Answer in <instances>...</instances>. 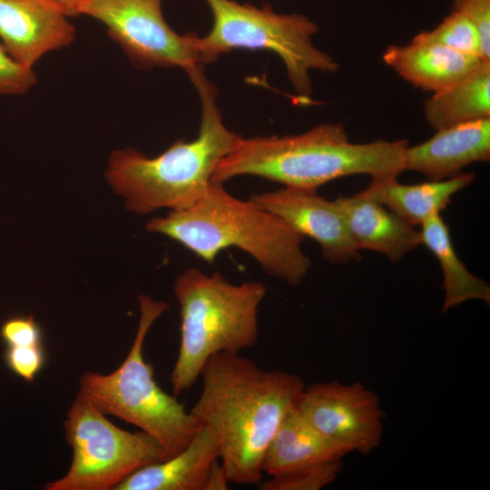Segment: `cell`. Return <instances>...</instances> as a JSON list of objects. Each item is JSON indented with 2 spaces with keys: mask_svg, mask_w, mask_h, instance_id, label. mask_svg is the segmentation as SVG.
I'll return each mask as SVG.
<instances>
[{
  "mask_svg": "<svg viewBox=\"0 0 490 490\" xmlns=\"http://www.w3.org/2000/svg\"><path fill=\"white\" fill-rule=\"evenodd\" d=\"M36 83L33 68L15 61L0 44V94H20Z\"/></svg>",
  "mask_w": 490,
  "mask_h": 490,
  "instance_id": "cb8c5ba5",
  "label": "cell"
},
{
  "mask_svg": "<svg viewBox=\"0 0 490 490\" xmlns=\"http://www.w3.org/2000/svg\"><path fill=\"white\" fill-rule=\"evenodd\" d=\"M4 359L7 368L26 382H33L46 363V352L43 345L6 346Z\"/></svg>",
  "mask_w": 490,
  "mask_h": 490,
  "instance_id": "603a6c76",
  "label": "cell"
},
{
  "mask_svg": "<svg viewBox=\"0 0 490 490\" xmlns=\"http://www.w3.org/2000/svg\"><path fill=\"white\" fill-rule=\"evenodd\" d=\"M202 387L190 410L216 437L230 483L259 485L267 448L287 414L297 407L303 379L266 370L240 353H220L204 365Z\"/></svg>",
  "mask_w": 490,
  "mask_h": 490,
  "instance_id": "6da1fadb",
  "label": "cell"
},
{
  "mask_svg": "<svg viewBox=\"0 0 490 490\" xmlns=\"http://www.w3.org/2000/svg\"><path fill=\"white\" fill-rule=\"evenodd\" d=\"M342 469L341 460L330 461L271 475L260 490H320L330 485Z\"/></svg>",
  "mask_w": 490,
  "mask_h": 490,
  "instance_id": "7402d4cb",
  "label": "cell"
},
{
  "mask_svg": "<svg viewBox=\"0 0 490 490\" xmlns=\"http://www.w3.org/2000/svg\"><path fill=\"white\" fill-rule=\"evenodd\" d=\"M453 9L474 24L480 37L482 58L490 62V0H454Z\"/></svg>",
  "mask_w": 490,
  "mask_h": 490,
  "instance_id": "484cf974",
  "label": "cell"
},
{
  "mask_svg": "<svg viewBox=\"0 0 490 490\" xmlns=\"http://www.w3.org/2000/svg\"><path fill=\"white\" fill-rule=\"evenodd\" d=\"M407 140L349 142L341 123H323L283 136L240 138L217 165L211 181L224 184L251 175L285 187L318 191L331 181L354 174L397 177L405 171Z\"/></svg>",
  "mask_w": 490,
  "mask_h": 490,
  "instance_id": "7a4b0ae2",
  "label": "cell"
},
{
  "mask_svg": "<svg viewBox=\"0 0 490 490\" xmlns=\"http://www.w3.org/2000/svg\"><path fill=\"white\" fill-rule=\"evenodd\" d=\"M188 74L201 103L197 137L177 140L155 157L125 148L109 158L105 178L130 211L147 214L190 208L209 190L217 165L241 138L225 126L216 104V88L206 79L203 67Z\"/></svg>",
  "mask_w": 490,
  "mask_h": 490,
  "instance_id": "3957f363",
  "label": "cell"
},
{
  "mask_svg": "<svg viewBox=\"0 0 490 490\" xmlns=\"http://www.w3.org/2000/svg\"><path fill=\"white\" fill-rule=\"evenodd\" d=\"M250 200L272 212L303 237L317 241L331 263L360 259L345 220L333 201L309 191L290 187L253 193Z\"/></svg>",
  "mask_w": 490,
  "mask_h": 490,
  "instance_id": "8fae6325",
  "label": "cell"
},
{
  "mask_svg": "<svg viewBox=\"0 0 490 490\" xmlns=\"http://www.w3.org/2000/svg\"><path fill=\"white\" fill-rule=\"evenodd\" d=\"M58 7L67 17L82 15L83 6L90 0H49Z\"/></svg>",
  "mask_w": 490,
  "mask_h": 490,
  "instance_id": "83f0119b",
  "label": "cell"
},
{
  "mask_svg": "<svg viewBox=\"0 0 490 490\" xmlns=\"http://www.w3.org/2000/svg\"><path fill=\"white\" fill-rule=\"evenodd\" d=\"M297 409L314 428L349 453L368 454L380 445L384 413L379 398L358 382L305 387Z\"/></svg>",
  "mask_w": 490,
  "mask_h": 490,
  "instance_id": "30bf717a",
  "label": "cell"
},
{
  "mask_svg": "<svg viewBox=\"0 0 490 490\" xmlns=\"http://www.w3.org/2000/svg\"><path fill=\"white\" fill-rule=\"evenodd\" d=\"M219 457L213 431L201 426L179 453L140 468L114 490H204L209 470Z\"/></svg>",
  "mask_w": 490,
  "mask_h": 490,
  "instance_id": "9a60e30c",
  "label": "cell"
},
{
  "mask_svg": "<svg viewBox=\"0 0 490 490\" xmlns=\"http://www.w3.org/2000/svg\"><path fill=\"white\" fill-rule=\"evenodd\" d=\"M424 115L436 130L490 118V62H481L446 88L434 93L425 101Z\"/></svg>",
  "mask_w": 490,
  "mask_h": 490,
  "instance_id": "d6986e66",
  "label": "cell"
},
{
  "mask_svg": "<svg viewBox=\"0 0 490 490\" xmlns=\"http://www.w3.org/2000/svg\"><path fill=\"white\" fill-rule=\"evenodd\" d=\"M397 179L371 178L368 187L358 193L384 205L415 227L444 211L456 193L473 182L475 175L462 172L449 179L417 184H403Z\"/></svg>",
  "mask_w": 490,
  "mask_h": 490,
  "instance_id": "e0dca14e",
  "label": "cell"
},
{
  "mask_svg": "<svg viewBox=\"0 0 490 490\" xmlns=\"http://www.w3.org/2000/svg\"><path fill=\"white\" fill-rule=\"evenodd\" d=\"M229 483V478L220 459L216 460L209 470L204 490H226Z\"/></svg>",
  "mask_w": 490,
  "mask_h": 490,
  "instance_id": "4316f807",
  "label": "cell"
},
{
  "mask_svg": "<svg viewBox=\"0 0 490 490\" xmlns=\"http://www.w3.org/2000/svg\"><path fill=\"white\" fill-rule=\"evenodd\" d=\"M73 449L67 473L45 490H110L148 465L169 457L162 446L140 430H123L86 399L76 396L64 422Z\"/></svg>",
  "mask_w": 490,
  "mask_h": 490,
  "instance_id": "ba28073f",
  "label": "cell"
},
{
  "mask_svg": "<svg viewBox=\"0 0 490 490\" xmlns=\"http://www.w3.org/2000/svg\"><path fill=\"white\" fill-rule=\"evenodd\" d=\"M422 244L437 259L443 273L445 299L442 311L467 300L478 299L490 303V287L472 274L458 258L450 230L440 213L429 217L421 224Z\"/></svg>",
  "mask_w": 490,
  "mask_h": 490,
  "instance_id": "ffe728a7",
  "label": "cell"
},
{
  "mask_svg": "<svg viewBox=\"0 0 490 490\" xmlns=\"http://www.w3.org/2000/svg\"><path fill=\"white\" fill-rule=\"evenodd\" d=\"M162 0H90L82 15L106 28L110 37L139 69L181 67L186 73L204 66L201 37L179 34L165 22Z\"/></svg>",
  "mask_w": 490,
  "mask_h": 490,
  "instance_id": "9c48e42d",
  "label": "cell"
},
{
  "mask_svg": "<svg viewBox=\"0 0 490 490\" xmlns=\"http://www.w3.org/2000/svg\"><path fill=\"white\" fill-rule=\"evenodd\" d=\"M0 336L6 346H35L44 344L41 326L33 315H19L5 320Z\"/></svg>",
  "mask_w": 490,
  "mask_h": 490,
  "instance_id": "d4e9b609",
  "label": "cell"
},
{
  "mask_svg": "<svg viewBox=\"0 0 490 490\" xmlns=\"http://www.w3.org/2000/svg\"><path fill=\"white\" fill-rule=\"evenodd\" d=\"M145 229L173 240L210 264L221 250L238 248L267 274L294 286L311 266L301 249L302 235L253 201L232 196L220 183L211 182L190 208L151 219Z\"/></svg>",
  "mask_w": 490,
  "mask_h": 490,
  "instance_id": "277c9868",
  "label": "cell"
},
{
  "mask_svg": "<svg viewBox=\"0 0 490 490\" xmlns=\"http://www.w3.org/2000/svg\"><path fill=\"white\" fill-rule=\"evenodd\" d=\"M358 250H370L399 261L422 244L420 231L384 205L359 193L333 201Z\"/></svg>",
  "mask_w": 490,
  "mask_h": 490,
  "instance_id": "5bb4252c",
  "label": "cell"
},
{
  "mask_svg": "<svg viewBox=\"0 0 490 490\" xmlns=\"http://www.w3.org/2000/svg\"><path fill=\"white\" fill-rule=\"evenodd\" d=\"M490 159V118L466 122L436 130L427 141L405 151V171L429 181L459 175L463 168Z\"/></svg>",
  "mask_w": 490,
  "mask_h": 490,
  "instance_id": "4fadbf2b",
  "label": "cell"
},
{
  "mask_svg": "<svg viewBox=\"0 0 490 490\" xmlns=\"http://www.w3.org/2000/svg\"><path fill=\"white\" fill-rule=\"evenodd\" d=\"M416 37L483 60L480 37L475 26L457 10L453 9L436 28L420 32Z\"/></svg>",
  "mask_w": 490,
  "mask_h": 490,
  "instance_id": "44dd1931",
  "label": "cell"
},
{
  "mask_svg": "<svg viewBox=\"0 0 490 490\" xmlns=\"http://www.w3.org/2000/svg\"><path fill=\"white\" fill-rule=\"evenodd\" d=\"M138 303L139 324L125 359L109 374L84 372L76 396L152 436L171 457L190 444L201 425L176 396L161 388L152 366L144 359L147 334L169 304L145 294L138 297Z\"/></svg>",
  "mask_w": 490,
  "mask_h": 490,
  "instance_id": "8992f818",
  "label": "cell"
},
{
  "mask_svg": "<svg viewBox=\"0 0 490 490\" xmlns=\"http://www.w3.org/2000/svg\"><path fill=\"white\" fill-rule=\"evenodd\" d=\"M213 15L210 33L201 37L205 64L234 49L268 50L284 63L295 91L308 97L310 70L334 73L338 63L312 44L318 26L299 14L280 15L269 5L257 8L233 0H205Z\"/></svg>",
  "mask_w": 490,
  "mask_h": 490,
  "instance_id": "52a82bcc",
  "label": "cell"
},
{
  "mask_svg": "<svg viewBox=\"0 0 490 490\" xmlns=\"http://www.w3.org/2000/svg\"><path fill=\"white\" fill-rule=\"evenodd\" d=\"M383 60L412 85L433 93L446 88L484 61L416 36L407 45H389Z\"/></svg>",
  "mask_w": 490,
  "mask_h": 490,
  "instance_id": "2e32d148",
  "label": "cell"
},
{
  "mask_svg": "<svg viewBox=\"0 0 490 490\" xmlns=\"http://www.w3.org/2000/svg\"><path fill=\"white\" fill-rule=\"evenodd\" d=\"M173 291L181 342L170 379L177 397L194 385L210 358L256 344L258 312L267 289L260 281L233 284L218 271L207 274L191 267L176 278Z\"/></svg>",
  "mask_w": 490,
  "mask_h": 490,
  "instance_id": "5b68a950",
  "label": "cell"
},
{
  "mask_svg": "<svg viewBox=\"0 0 490 490\" xmlns=\"http://www.w3.org/2000/svg\"><path fill=\"white\" fill-rule=\"evenodd\" d=\"M349 451L314 428L297 407L284 417L271 439L263 460L270 476L341 460Z\"/></svg>",
  "mask_w": 490,
  "mask_h": 490,
  "instance_id": "ac0fdd59",
  "label": "cell"
},
{
  "mask_svg": "<svg viewBox=\"0 0 490 490\" xmlns=\"http://www.w3.org/2000/svg\"><path fill=\"white\" fill-rule=\"evenodd\" d=\"M75 29L49 0H0V44L24 66L69 45Z\"/></svg>",
  "mask_w": 490,
  "mask_h": 490,
  "instance_id": "7c38bea8",
  "label": "cell"
}]
</instances>
